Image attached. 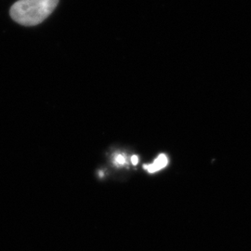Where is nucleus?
I'll list each match as a JSON object with an SVG mask.
<instances>
[{
    "mask_svg": "<svg viewBox=\"0 0 251 251\" xmlns=\"http://www.w3.org/2000/svg\"><path fill=\"white\" fill-rule=\"evenodd\" d=\"M114 162L117 164V166H123L126 164V156L123 153H117L115 156Z\"/></svg>",
    "mask_w": 251,
    "mask_h": 251,
    "instance_id": "3",
    "label": "nucleus"
},
{
    "mask_svg": "<svg viewBox=\"0 0 251 251\" xmlns=\"http://www.w3.org/2000/svg\"><path fill=\"white\" fill-rule=\"evenodd\" d=\"M138 161H139V158H138V156L137 155H133L132 157H131V163L136 166L137 164H138Z\"/></svg>",
    "mask_w": 251,
    "mask_h": 251,
    "instance_id": "4",
    "label": "nucleus"
},
{
    "mask_svg": "<svg viewBox=\"0 0 251 251\" xmlns=\"http://www.w3.org/2000/svg\"><path fill=\"white\" fill-rule=\"evenodd\" d=\"M168 157L165 153H161L158 157L154 160L151 165H144V169L148 171L150 173H154L156 171H160L168 165Z\"/></svg>",
    "mask_w": 251,
    "mask_h": 251,
    "instance_id": "2",
    "label": "nucleus"
},
{
    "mask_svg": "<svg viewBox=\"0 0 251 251\" xmlns=\"http://www.w3.org/2000/svg\"><path fill=\"white\" fill-rule=\"evenodd\" d=\"M59 0H19L10 8L13 21L25 26H34L48 18Z\"/></svg>",
    "mask_w": 251,
    "mask_h": 251,
    "instance_id": "1",
    "label": "nucleus"
}]
</instances>
